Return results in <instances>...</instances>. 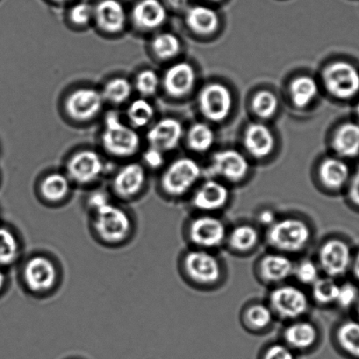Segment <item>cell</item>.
Listing matches in <instances>:
<instances>
[{
    "mask_svg": "<svg viewBox=\"0 0 359 359\" xmlns=\"http://www.w3.org/2000/svg\"><path fill=\"white\" fill-rule=\"evenodd\" d=\"M104 102L101 93H98L97 90L81 88L67 97L65 109L66 114L73 121L86 122L100 114Z\"/></svg>",
    "mask_w": 359,
    "mask_h": 359,
    "instance_id": "12",
    "label": "cell"
},
{
    "mask_svg": "<svg viewBox=\"0 0 359 359\" xmlns=\"http://www.w3.org/2000/svg\"><path fill=\"white\" fill-rule=\"evenodd\" d=\"M334 151L343 158H355L359 156V125L356 123H344L337 128L332 139Z\"/></svg>",
    "mask_w": 359,
    "mask_h": 359,
    "instance_id": "26",
    "label": "cell"
},
{
    "mask_svg": "<svg viewBox=\"0 0 359 359\" xmlns=\"http://www.w3.org/2000/svg\"><path fill=\"white\" fill-rule=\"evenodd\" d=\"M183 126L178 119L165 118L157 121L147 133L150 147L168 152L176 149L183 137Z\"/></svg>",
    "mask_w": 359,
    "mask_h": 359,
    "instance_id": "19",
    "label": "cell"
},
{
    "mask_svg": "<svg viewBox=\"0 0 359 359\" xmlns=\"http://www.w3.org/2000/svg\"><path fill=\"white\" fill-rule=\"evenodd\" d=\"M275 318L268 304L255 302L249 305L242 313V323L253 332H263L272 326Z\"/></svg>",
    "mask_w": 359,
    "mask_h": 359,
    "instance_id": "28",
    "label": "cell"
},
{
    "mask_svg": "<svg viewBox=\"0 0 359 359\" xmlns=\"http://www.w3.org/2000/svg\"><path fill=\"white\" fill-rule=\"evenodd\" d=\"M53 1H55L56 3H65L70 1V0H53Z\"/></svg>",
    "mask_w": 359,
    "mask_h": 359,
    "instance_id": "51",
    "label": "cell"
},
{
    "mask_svg": "<svg viewBox=\"0 0 359 359\" xmlns=\"http://www.w3.org/2000/svg\"><path fill=\"white\" fill-rule=\"evenodd\" d=\"M214 142L213 129L205 123H196L188 133V144L190 149L197 153L207 152Z\"/></svg>",
    "mask_w": 359,
    "mask_h": 359,
    "instance_id": "32",
    "label": "cell"
},
{
    "mask_svg": "<svg viewBox=\"0 0 359 359\" xmlns=\"http://www.w3.org/2000/svg\"><path fill=\"white\" fill-rule=\"evenodd\" d=\"M154 115L152 104L144 98L133 101L128 109V118L135 128H144L152 121Z\"/></svg>",
    "mask_w": 359,
    "mask_h": 359,
    "instance_id": "38",
    "label": "cell"
},
{
    "mask_svg": "<svg viewBox=\"0 0 359 359\" xmlns=\"http://www.w3.org/2000/svg\"><path fill=\"white\" fill-rule=\"evenodd\" d=\"M211 1L217 2V1H221V0H211Z\"/></svg>",
    "mask_w": 359,
    "mask_h": 359,
    "instance_id": "54",
    "label": "cell"
},
{
    "mask_svg": "<svg viewBox=\"0 0 359 359\" xmlns=\"http://www.w3.org/2000/svg\"><path fill=\"white\" fill-rule=\"evenodd\" d=\"M351 270L353 271L354 277L359 281V252L353 256Z\"/></svg>",
    "mask_w": 359,
    "mask_h": 359,
    "instance_id": "49",
    "label": "cell"
},
{
    "mask_svg": "<svg viewBox=\"0 0 359 359\" xmlns=\"http://www.w3.org/2000/svg\"><path fill=\"white\" fill-rule=\"evenodd\" d=\"M353 256L351 246L344 239H326L318 250V266L325 273V276L337 280V278L343 277L349 272Z\"/></svg>",
    "mask_w": 359,
    "mask_h": 359,
    "instance_id": "7",
    "label": "cell"
},
{
    "mask_svg": "<svg viewBox=\"0 0 359 359\" xmlns=\"http://www.w3.org/2000/svg\"><path fill=\"white\" fill-rule=\"evenodd\" d=\"M133 25L142 31H152L164 25L167 10L160 0H140L132 11Z\"/></svg>",
    "mask_w": 359,
    "mask_h": 359,
    "instance_id": "22",
    "label": "cell"
},
{
    "mask_svg": "<svg viewBox=\"0 0 359 359\" xmlns=\"http://www.w3.org/2000/svg\"><path fill=\"white\" fill-rule=\"evenodd\" d=\"M146 172L142 165L130 163L123 167L112 180V189L119 198L130 199L142 191Z\"/></svg>",
    "mask_w": 359,
    "mask_h": 359,
    "instance_id": "21",
    "label": "cell"
},
{
    "mask_svg": "<svg viewBox=\"0 0 359 359\" xmlns=\"http://www.w3.org/2000/svg\"><path fill=\"white\" fill-rule=\"evenodd\" d=\"M188 238L196 248L209 250L220 248L226 242L228 231L223 221L211 214L193 218L188 226Z\"/></svg>",
    "mask_w": 359,
    "mask_h": 359,
    "instance_id": "9",
    "label": "cell"
},
{
    "mask_svg": "<svg viewBox=\"0 0 359 359\" xmlns=\"http://www.w3.org/2000/svg\"><path fill=\"white\" fill-rule=\"evenodd\" d=\"M335 337L342 353L351 358L359 359V322L349 320L341 323Z\"/></svg>",
    "mask_w": 359,
    "mask_h": 359,
    "instance_id": "29",
    "label": "cell"
},
{
    "mask_svg": "<svg viewBox=\"0 0 359 359\" xmlns=\"http://www.w3.org/2000/svg\"><path fill=\"white\" fill-rule=\"evenodd\" d=\"M70 19L76 26H86L93 19V7L84 2L77 4L70 11Z\"/></svg>",
    "mask_w": 359,
    "mask_h": 359,
    "instance_id": "43",
    "label": "cell"
},
{
    "mask_svg": "<svg viewBox=\"0 0 359 359\" xmlns=\"http://www.w3.org/2000/svg\"><path fill=\"white\" fill-rule=\"evenodd\" d=\"M318 86L311 76H298L290 84V96L295 107L304 108L315 100Z\"/></svg>",
    "mask_w": 359,
    "mask_h": 359,
    "instance_id": "31",
    "label": "cell"
},
{
    "mask_svg": "<svg viewBox=\"0 0 359 359\" xmlns=\"http://www.w3.org/2000/svg\"><path fill=\"white\" fill-rule=\"evenodd\" d=\"M195 70L191 65L185 62L171 65L165 72L163 79L165 93L174 98L185 97L195 88Z\"/></svg>",
    "mask_w": 359,
    "mask_h": 359,
    "instance_id": "18",
    "label": "cell"
},
{
    "mask_svg": "<svg viewBox=\"0 0 359 359\" xmlns=\"http://www.w3.org/2000/svg\"><path fill=\"white\" fill-rule=\"evenodd\" d=\"M20 255V244L15 234L0 226V267L12 265Z\"/></svg>",
    "mask_w": 359,
    "mask_h": 359,
    "instance_id": "36",
    "label": "cell"
},
{
    "mask_svg": "<svg viewBox=\"0 0 359 359\" xmlns=\"http://www.w3.org/2000/svg\"><path fill=\"white\" fill-rule=\"evenodd\" d=\"M252 107L258 117L270 118L276 114L279 107V100L272 91L259 90L252 98Z\"/></svg>",
    "mask_w": 359,
    "mask_h": 359,
    "instance_id": "37",
    "label": "cell"
},
{
    "mask_svg": "<svg viewBox=\"0 0 359 359\" xmlns=\"http://www.w3.org/2000/svg\"><path fill=\"white\" fill-rule=\"evenodd\" d=\"M326 90L339 100H348L359 93V72L347 62H335L322 72Z\"/></svg>",
    "mask_w": 359,
    "mask_h": 359,
    "instance_id": "8",
    "label": "cell"
},
{
    "mask_svg": "<svg viewBox=\"0 0 359 359\" xmlns=\"http://www.w3.org/2000/svg\"><path fill=\"white\" fill-rule=\"evenodd\" d=\"M356 307H357L358 314V316H359V300H358V304H357V305H356Z\"/></svg>",
    "mask_w": 359,
    "mask_h": 359,
    "instance_id": "53",
    "label": "cell"
},
{
    "mask_svg": "<svg viewBox=\"0 0 359 359\" xmlns=\"http://www.w3.org/2000/svg\"><path fill=\"white\" fill-rule=\"evenodd\" d=\"M87 203L88 206L94 212V211L101 209L102 207L107 205L111 202L107 193L104 192L103 190H97V191L91 193L88 197Z\"/></svg>",
    "mask_w": 359,
    "mask_h": 359,
    "instance_id": "45",
    "label": "cell"
},
{
    "mask_svg": "<svg viewBox=\"0 0 359 359\" xmlns=\"http://www.w3.org/2000/svg\"><path fill=\"white\" fill-rule=\"evenodd\" d=\"M104 149L115 157H129L139 149L138 133L123 124L117 112L109 111L105 118V128L101 136Z\"/></svg>",
    "mask_w": 359,
    "mask_h": 359,
    "instance_id": "2",
    "label": "cell"
},
{
    "mask_svg": "<svg viewBox=\"0 0 359 359\" xmlns=\"http://www.w3.org/2000/svg\"><path fill=\"white\" fill-rule=\"evenodd\" d=\"M356 112H357L358 117L359 118V102H358V104L357 105Z\"/></svg>",
    "mask_w": 359,
    "mask_h": 359,
    "instance_id": "52",
    "label": "cell"
},
{
    "mask_svg": "<svg viewBox=\"0 0 359 359\" xmlns=\"http://www.w3.org/2000/svg\"><path fill=\"white\" fill-rule=\"evenodd\" d=\"M6 283V277L5 273L2 269V267H0V292L3 290V288L5 287V285Z\"/></svg>",
    "mask_w": 359,
    "mask_h": 359,
    "instance_id": "50",
    "label": "cell"
},
{
    "mask_svg": "<svg viewBox=\"0 0 359 359\" xmlns=\"http://www.w3.org/2000/svg\"><path fill=\"white\" fill-rule=\"evenodd\" d=\"M143 160L151 168H159L164 164V152L150 147L143 154Z\"/></svg>",
    "mask_w": 359,
    "mask_h": 359,
    "instance_id": "44",
    "label": "cell"
},
{
    "mask_svg": "<svg viewBox=\"0 0 359 359\" xmlns=\"http://www.w3.org/2000/svg\"><path fill=\"white\" fill-rule=\"evenodd\" d=\"M132 91V84L128 79L124 77H115L105 84L101 94L105 101L114 104H121L129 100Z\"/></svg>",
    "mask_w": 359,
    "mask_h": 359,
    "instance_id": "35",
    "label": "cell"
},
{
    "mask_svg": "<svg viewBox=\"0 0 359 359\" xmlns=\"http://www.w3.org/2000/svg\"><path fill=\"white\" fill-rule=\"evenodd\" d=\"M259 359H297V354L286 344L276 343L266 346Z\"/></svg>",
    "mask_w": 359,
    "mask_h": 359,
    "instance_id": "42",
    "label": "cell"
},
{
    "mask_svg": "<svg viewBox=\"0 0 359 359\" xmlns=\"http://www.w3.org/2000/svg\"><path fill=\"white\" fill-rule=\"evenodd\" d=\"M230 198V189L224 183L207 179L193 194L192 204L204 214H211L226 207Z\"/></svg>",
    "mask_w": 359,
    "mask_h": 359,
    "instance_id": "15",
    "label": "cell"
},
{
    "mask_svg": "<svg viewBox=\"0 0 359 359\" xmlns=\"http://www.w3.org/2000/svg\"><path fill=\"white\" fill-rule=\"evenodd\" d=\"M40 190L42 197L48 202H61L69 195L70 180L63 174H49L42 180Z\"/></svg>",
    "mask_w": 359,
    "mask_h": 359,
    "instance_id": "30",
    "label": "cell"
},
{
    "mask_svg": "<svg viewBox=\"0 0 359 359\" xmlns=\"http://www.w3.org/2000/svg\"><path fill=\"white\" fill-rule=\"evenodd\" d=\"M151 48L157 58L167 61L176 57L181 50V42L171 33L157 34L151 42Z\"/></svg>",
    "mask_w": 359,
    "mask_h": 359,
    "instance_id": "34",
    "label": "cell"
},
{
    "mask_svg": "<svg viewBox=\"0 0 359 359\" xmlns=\"http://www.w3.org/2000/svg\"><path fill=\"white\" fill-rule=\"evenodd\" d=\"M359 300V291L353 283H347L339 285L336 304L341 309H348L356 306Z\"/></svg>",
    "mask_w": 359,
    "mask_h": 359,
    "instance_id": "41",
    "label": "cell"
},
{
    "mask_svg": "<svg viewBox=\"0 0 359 359\" xmlns=\"http://www.w3.org/2000/svg\"><path fill=\"white\" fill-rule=\"evenodd\" d=\"M159 86V76L152 69H144L136 76V88L143 97L153 96Z\"/></svg>",
    "mask_w": 359,
    "mask_h": 359,
    "instance_id": "40",
    "label": "cell"
},
{
    "mask_svg": "<svg viewBox=\"0 0 359 359\" xmlns=\"http://www.w3.org/2000/svg\"><path fill=\"white\" fill-rule=\"evenodd\" d=\"M313 231L307 221L287 217L277 219L267 228L266 242L275 252L290 255L301 252L312 241Z\"/></svg>",
    "mask_w": 359,
    "mask_h": 359,
    "instance_id": "1",
    "label": "cell"
},
{
    "mask_svg": "<svg viewBox=\"0 0 359 359\" xmlns=\"http://www.w3.org/2000/svg\"><path fill=\"white\" fill-rule=\"evenodd\" d=\"M249 164L244 154L234 149L221 150L214 154L204 175L209 179L221 178L228 182L239 183L247 177Z\"/></svg>",
    "mask_w": 359,
    "mask_h": 359,
    "instance_id": "10",
    "label": "cell"
},
{
    "mask_svg": "<svg viewBox=\"0 0 359 359\" xmlns=\"http://www.w3.org/2000/svg\"><path fill=\"white\" fill-rule=\"evenodd\" d=\"M318 177L326 189L329 191H339L350 182V168L342 160L328 158L320 165Z\"/></svg>",
    "mask_w": 359,
    "mask_h": 359,
    "instance_id": "24",
    "label": "cell"
},
{
    "mask_svg": "<svg viewBox=\"0 0 359 359\" xmlns=\"http://www.w3.org/2000/svg\"><path fill=\"white\" fill-rule=\"evenodd\" d=\"M348 198L354 206L359 208V170L348 183Z\"/></svg>",
    "mask_w": 359,
    "mask_h": 359,
    "instance_id": "46",
    "label": "cell"
},
{
    "mask_svg": "<svg viewBox=\"0 0 359 359\" xmlns=\"http://www.w3.org/2000/svg\"><path fill=\"white\" fill-rule=\"evenodd\" d=\"M244 144L246 150L256 159H263L273 153L275 138L272 131L261 123H252L245 130Z\"/></svg>",
    "mask_w": 359,
    "mask_h": 359,
    "instance_id": "23",
    "label": "cell"
},
{
    "mask_svg": "<svg viewBox=\"0 0 359 359\" xmlns=\"http://www.w3.org/2000/svg\"><path fill=\"white\" fill-rule=\"evenodd\" d=\"M282 337L283 343L297 355L314 350L320 339L318 327L302 319L292 321L284 330Z\"/></svg>",
    "mask_w": 359,
    "mask_h": 359,
    "instance_id": "16",
    "label": "cell"
},
{
    "mask_svg": "<svg viewBox=\"0 0 359 359\" xmlns=\"http://www.w3.org/2000/svg\"><path fill=\"white\" fill-rule=\"evenodd\" d=\"M182 264L185 276L200 287L214 286L223 276L219 259L209 250L196 248L186 252Z\"/></svg>",
    "mask_w": 359,
    "mask_h": 359,
    "instance_id": "3",
    "label": "cell"
},
{
    "mask_svg": "<svg viewBox=\"0 0 359 359\" xmlns=\"http://www.w3.org/2000/svg\"><path fill=\"white\" fill-rule=\"evenodd\" d=\"M93 19L105 33L118 34L124 29L126 13L118 0H101L93 7Z\"/></svg>",
    "mask_w": 359,
    "mask_h": 359,
    "instance_id": "20",
    "label": "cell"
},
{
    "mask_svg": "<svg viewBox=\"0 0 359 359\" xmlns=\"http://www.w3.org/2000/svg\"><path fill=\"white\" fill-rule=\"evenodd\" d=\"M260 233L256 227L249 224H241L228 232L226 242L232 252L239 255L249 253L258 246Z\"/></svg>",
    "mask_w": 359,
    "mask_h": 359,
    "instance_id": "27",
    "label": "cell"
},
{
    "mask_svg": "<svg viewBox=\"0 0 359 359\" xmlns=\"http://www.w3.org/2000/svg\"><path fill=\"white\" fill-rule=\"evenodd\" d=\"M93 224L98 238L108 244L125 241L132 229L128 213L112 203L94 211Z\"/></svg>",
    "mask_w": 359,
    "mask_h": 359,
    "instance_id": "4",
    "label": "cell"
},
{
    "mask_svg": "<svg viewBox=\"0 0 359 359\" xmlns=\"http://www.w3.org/2000/svg\"><path fill=\"white\" fill-rule=\"evenodd\" d=\"M189 0H165L167 5L171 9L175 11H182L186 8L188 5Z\"/></svg>",
    "mask_w": 359,
    "mask_h": 359,
    "instance_id": "48",
    "label": "cell"
},
{
    "mask_svg": "<svg viewBox=\"0 0 359 359\" xmlns=\"http://www.w3.org/2000/svg\"><path fill=\"white\" fill-rule=\"evenodd\" d=\"M185 22L193 33L210 35L216 33L220 20L217 13L209 6H195L186 13Z\"/></svg>",
    "mask_w": 359,
    "mask_h": 359,
    "instance_id": "25",
    "label": "cell"
},
{
    "mask_svg": "<svg viewBox=\"0 0 359 359\" xmlns=\"http://www.w3.org/2000/svg\"><path fill=\"white\" fill-rule=\"evenodd\" d=\"M199 108L210 121H223L233 107L231 91L223 83H212L204 86L199 94Z\"/></svg>",
    "mask_w": 359,
    "mask_h": 359,
    "instance_id": "11",
    "label": "cell"
},
{
    "mask_svg": "<svg viewBox=\"0 0 359 359\" xmlns=\"http://www.w3.org/2000/svg\"><path fill=\"white\" fill-rule=\"evenodd\" d=\"M268 305L275 318L292 322L307 314L311 302L300 287L278 285L270 293Z\"/></svg>",
    "mask_w": 359,
    "mask_h": 359,
    "instance_id": "6",
    "label": "cell"
},
{
    "mask_svg": "<svg viewBox=\"0 0 359 359\" xmlns=\"http://www.w3.org/2000/svg\"><path fill=\"white\" fill-rule=\"evenodd\" d=\"M294 265L289 256L274 252L267 253L259 259L256 272L263 283L281 285L293 276Z\"/></svg>",
    "mask_w": 359,
    "mask_h": 359,
    "instance_id": "17",
    "label": "cell"
},
{
    "mask_svg": "<svg viewBox=\"0 0 359 359\" xmlns=\"http://www.w3.org/2000/svg\"><path fill=\"white\" fill-rule=\"evenodd\" d=\"M25 284L34 293L51 290L58 280L54 262L45 256L37 255L28 259L23 269Z\"/></svg>",
    "mask_w": 359,
    "mask_h": 359,
    "instance_id": "14",
    "label": "cell"
},
{
    "mask_svg": "<svg viewBox=\"0 0 359 359\" xmlns=\"http://www.w3.org/2000/svg\"><path fill=\"white\" fill-rule=\"evenodd\" d=\"M66 168L67 177L70 181L86 185L100 178L104 171V164L96 152L87 149L73 154Z\"/></svg>",
    "mask_w": 359,
    "mask_h": 359,
    "instance_id": "13",
    "label": "cell"
},
{
    "mask_svg": "<svg viewBox=\"0 0 359 359\" xmlns=\"http://www.w3.org/2000/svg\"><path fill=\"white\" fill-rule=\"evenodd\" d=\"M200 165L191 158H181L169 165L161 177V187L169 196L186 195L202 177Z\"/></svg>",
    "mask_w": 359,
    "mask_h": 359,
    "instance_id": "5",
    "label": "cell"
},
{
    "mask_svg": "<svg viewBox=\"0 0 359 359\" xmlns=\"http://www.w3.org/2000/svg\"><path fill=\"white\" fill-rule=\"evenodd\" d=\"M339 285L336 279L320 277L311 286V297L316 304L327 306L336 304Z\"/></svg>",
    "mask_w": 359,
    "mask_h": 359,
    "instance_id": "33",
    "label": "cell"
},
{
    "mask_svg": "<svg viewBox=\"0 0 359 359\" xmlns=\"http://www.w3.org/2000/svg\"><path fill=\"white\" fill-rule=\"evenodd\" d=\"M258 219L260 224L263 225V226L268 228L278 219V218L273 210L266 209L260 211Z\"/></svg>",
    "mask_w": 359,
    "mask_h": 359,
    "instance_id": "47",
    "label": "cell"
},
{
    "mask_svg": "<svg viewBox=\"0 0 359 359\" xmlns=\"http://www.w3.org/2000/svg\"><path fill=\"white\" fill-rule=\"evenodd\" d=\"M320 269L318 262L312 259H302L294 265L293 276L296 278L299 283L305 286H312L320 278Z\"/></svg>",
    "mask_w": 359,
    "mask_h": 359,
    "instance_id": "39",
    "label": "cell"
}]
</instances>
